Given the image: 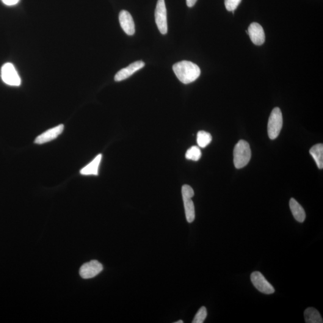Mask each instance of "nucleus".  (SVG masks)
<instances>
[{
	"label": "nucleus",
	"mask_w": 323,
	"mask_h": 323,
	"mask_svg": "<svg viewBox=\"0 0 323 323\" xmlns=\"http://www.w3.org/2000/svg\"><path fill=\"white\" fill-rule=\"evenodd\" d=\"M242 0H225V5L229 12H234L241 3Z\"/></svg>",
	"instance_id": "obj_20"
},
{
	"label": "nucleus",
	"mask_w": 323,
	"mask_h": 323,
	"mask_svg": "<svg viewBox=\"0 0 323 323\" xmlns=\"http://www.w3.org/2000/svg\"><path fill=\"white\" fill-rule=\"evenodd\" d=\"M289 206L295 220L299 223L304 222L306 219L305 211L299 203L295 199L291 198L290 200Z\"/></svg>",
	"instance_id": "obj_13"
},
{
	"label": "nucleus",
	"mask_w": 323,
	"mask_h": 323,
	"mask_svg": "<svg viewBox=\"0 0 323 323\" xmlns=\"http://www.w3.org/2000/svg\"><path fill=\"white\" fill-rule=\"evenodd\" d=\"M173 69L179 81L184 84L195 81L201 75L200 67L195 63L187 60L175 63Z\"/></svg>",
	"instance_id": "obj_1"
},
{
	"label": "nucleus",
	"mask_w": 323,
	"mask_h": 323,
	"mask_svg": "<svg viewBox=\"0 0 323 323\" xmlns=\"http://www.w3.org/2000/svg\"><path fill=\"white\" fill-rule=\"evenodd\" d=\"M155 21L157 28L162 34L168 32L167 14L165 0H158L155 10Z\"/></svg>",
	"instance_id": "obj_6"
},
{
	"label": "nucleus",
	"mask_w": 323,
	"mask_h": 323,
	"mask_svg": "<svg viewBox=\"0 0 323 323\" xmlns=\"http://www.w3.org/2000/svg\"><path fill=\"white\" fill-rule=\"evenodd\" d=\"M306 323H323V319L319 312L313 307L306 309L304 312Z\"/></svg>",
	"instance_id": "obj_16"
},
{
	"label": "nucleus",
	"mask_w": 323,
	"mask_h": 323,
	"mask_svg": "<svg viewBox=\"0 0 323 323\" xmlns=\"http://www.w3.org/2000/svg\"><path fill=\"white\" fill-rule=\"evenodd\" d=\"M145 66V63L139 60L131 63L128 67L125 68L121 69V70L118 72L116 74L115 77V81L116 82H120L124 81L128 77L131 76L132 74L136 73L137 71L140 70Z\"/></svg>",
	"instance_id": "obj_10"
},
{
	"label": "nucleus",
	"mask_w": 323,
	"mask_h": 323,
	"mask_svg": "<svg viewBox=\"0 0 323 323\" xmlns=\"http://www.w3.org/2000/svg\"><path fill=\"white\" fill-rule=\"evenodd\" d=\"M212 141V137L208 132L201 131L197 134V143L199 147L205 148L210 144Z\"/></svg>",
	"instance_id": "obj_17"
},
{
	"label": "nucleus",
	"mask_w": 323,
	"mask_h": 323,
	"mask_svg": "<svg viewBox=\"0 0 323 323\" xmlns=\"http://www.w3.org/2000/svg\"><path fill=\"white\" fill-rule=\"evenodd\" d=\"M197 0H186V3L187 5V6L189 7H192L193 5H194L196 4V2H197Z\"/></svg>",
	"instance_id": "obj_22"
},
{
	"label": "nucleus",
	"mask_w": 323,
	"mask_h": 323,
	"mask_svg": "<svg viewBox=\"0 0 323 323\" xmlns=\"http://www.w3.org/2000/svg\"><path fill=\"white\" fill-rule=\"evenodd\" d=\"M251 151L249 144L246 141L240 140L235 146L234 150V163L237 169H241L246 166L250 162Z\"/></svg>",
	"instance_id": "obj_2"
},
{
	"label": "nucleus",
	"mask_w": 323,
	"mask_h": 323,
	"mask_svg": "<svg viewBox=\"0 0 323 323\" xmlns=\"http://www.w3.org/2000/svg\"><path fill=\"white\" fill-rule=\"evenodd\" d=\"M250 278L253 286L262 294H270L275 292L274 287L267 281L261 272H253L251 274Z\"/></svg>",
	"instance_id": "obj_7"
},
{
	"label": "nucleus",
	"mask_w": 323,
	"mask_h": 323,
	"mask_svg": "<svg viewBox=\"0 0 323 323\" xmlns=\"http://www.w3.org/2000/svg\"><path fill=\"white\" fill-rule=\"evenodd\" d=\"M101 159L102 154H98L90 164L87 165L84 168H82L81 170V175L84 176H98L99 167V165H100Z\"/></svg>",
	"instance_id": "obj_14"
},
{
	"label": "nucleus",
	"mask_w": 323,
	"mask_h": 323,
	"mask_svg": "<svg viewBox=\"0 0 323 323\" xmlns=\"http://www.w3.org/2000/svg\"><path fill=\"white\" fill-rule=\"evenodd\" d=\"M310 153L313 156L317 166L320 170L323 168V144H317V145L311 147Z\"/></svg>",
	"instance_id": "obj_15"
},
{
	"label": "nucleus",
	"mask_w": 323,
	"mask_h": 323,
	"mask_svg": "<svg viewBox=\"0 0 323 323\" xmlns=\"http://www.w3.org/2000/svg\"><path fill=\"white\" fill-rule=\"evenodd\" d=\"M283 124V115L280 108L272 110L267 123V133L270 139H277L280 134Z\"/></svg>",
	"instance_id": "obj_3"
},
{
	"label": "nucleus",
	"mask_w": 323,
	"mask_h": 323,
	"mask_svg": "<svg viewBox=\"0 0 323 323\" xmlns=\"http://www.w3.org/2000/svg\"><path fill=\"white\" fill-rule=\"evenodd\" d=\"M183 322L182 320H179L178 322H175V323H183Z\"/></svg>",
	"instance_id": "obj_23"
},
{
	"label": "nucleus",
	"mask_w": 323,
	"mask_h": 323,
	"mask_svg": "<svg viewBox=\"0 0 323 323\" xmlns=\"http://www.w3.org/2000/svg\"><path fill=\"white\" fill-rule=\"evenodd\" d=\"M63 129H64V126L62 124L50 129L36 138L34 143L37 145H43V144L51 142V141L56 139L59 135L62 134Z\"/></svg>",
	"instance_id": "obj_11"
},
{
	"label": "nucleus",
	"mask_w": 323,
	"mask_h": 323,
	"mask_svg": "<svg viewBox=\"0 0 323 323\" xmlns=\"http://www.w3.org/2000/svg\"><path fill=\"white\" fill-rule=\"evenodd\" d=\"M1 1L4 4L11 6V5L17 4L19 0H1Z\"/></svg>",
	"instance_id": "obj_21"
},
{
	"label": "nucleus",
	"mask_w": 323,
	"mask_h": 323,
	"mask_svg": "<svg viewBox=\"0 0 323 323\" xmlns=\"http://www.w3.org/2000/svg\"><path fill=\"white\" fill-rule=\"evenodd\" d=\"M103 266L97 261H91L82 265L80 269V275L84 279L96 277L103 271Z\"/></svg>",
	"instance_id": "obj_8"
},
{
	"label": "nucleus",
	"mask_w": 323,
	"mask_h": 323,
	"mask_svg": "<svg viewBox=\"0 0 323 323\" xmlns=\"http://www.w3.org/2000/svg\"><path fill=\"white\" fill-rule=\"evenodd\" d=\"M202 156L201 149L197 146H192L186 153V158L189 160H192L193 161H198L201 159Z\"/></svg>",
	"instance_id": "obj_18"
},
{
	"label": "nucleus",
	"mask_w": 323,
	"mask_h": 323,
	"mask_svg": "<svg viewBox=\"0 0 323 323\" xmlns=\"http://www.w3.org/2000/svg\"><path fill=\"white\" fill-rule=\"evenodd\" d=\"M207 311L205 306H202L198 310L193 319L192 323H203L206 318Z\"/></svg>",
	"instance_id": "obj_19"
},
{
	"label": "nucleus",
	"mask_w": 323,
	"mask_h": 323,
	"mask_svg": "<svg viewBox=\"0 0 323 323\" xmlns=\"http://www.w3.org/2000/svg\"><path fill=\"white\" fill-rule=\"evenodd\" d=\"M181 193L186 219L187 222L191 223L195 219V206L192 200L194 191L189 185L185 184L182 187Z\"/></svg>",
	"instance_id": "obj_4"
},
{
	"label": "nucleus",
	"mask_w": 323,
	"mask_h": 323,
	"mask_svg": "<svg viewBox=\"0 0 323 323\" xmlns=\"http://www.w3.org/2000/svg\"><path fill=\"white\" fill-rule=\"evenodd\" d=\"M1 76L2 81L5 84L12 87H19L21 85V77L12 63H6L2 66Z\"/></svg>",
	"instance_id": "obj_5"
},
{
	"label": "nucleus",
	"mask_w": 323,
	"mask_h": 323,
	"mask_svg": "<svg viewBox=\"0 0 323 323\" xmlns=\"http://www.w3.org/2000/svg\"><path fill=\"white\" fill-rule=\"evenodd\" d=\"M247 31L251 41L255 45L261 46L264 43V32L263 28L260 24L256 23L251 24L249 27H248Z\"/></svg>",
	"instance_id": "obj_9"
},
{
	"label": "nucleus",
	"mask_w": 323,
	"mask_h": 323,
	"mask_svg": "<svg viewBox=\"0 0 323 323\" xmlns=\"http://www.w3.org/2000/svg\"><path fill=\"white\" fill-rule=\"evenodd\" d=\"M119 22L121 29L128 35L135 34V24L130 13L126 10H121L119 13Z\"/></svg>",
	"instance_id": "obj_12"
}]
</instances>
